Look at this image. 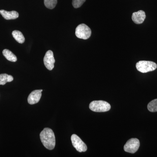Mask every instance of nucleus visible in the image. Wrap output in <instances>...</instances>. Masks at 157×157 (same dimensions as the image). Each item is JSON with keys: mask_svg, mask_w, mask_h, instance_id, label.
Masks as SVG:
<instances>
[{"mask_svg": "<svg viewBox=\"0 0 157 157\" xmlns=\"http://www.w3.org/2000/svg\"><path fill=\"white\" fill-rule=\"evenodd\" d=\"M90 109L96 112H105L109 111L111 106L108 102L103 101H95L90 104Z\"/></svg>", "mask_w": 157, "mask_h": 157, "instance_id": "nucleus-2", "label": "nucleus"}, {"mask_svg": "<svg viewBox=\"0 0 157 157\" xmlns=\"http://www.w3.org/2000/svg\"><path fill=\"white\" fill-rule=\"evenodd\" d=\"M75 34L77 38L80 39H87L91 35V29L84 24L79 25L76 27Z\"/></svg>", "mask_w": 157, "mask_h": 157, "instance_id": "nucleus-4", "label": "nucleus"}, {"mask_svg": "<svg viewBox=\"0 0 157 157\" xmlns=\"http://www.w3.org/2000/svg\"><path fill=\"white\" fill-rule=\"evenodd\" d=\"M146 18V14L144 11L140 10L133 13L132 20L136 24H140L144 21Z\"/></svg>", "mask_w": 157, "mask_h": 157, "instance_id": "nucleus-9", "label": "nucleus"}, {"mask_svg": "<svg viewBox=\"0 0 157 157\" xmlns=\"http://www.w3.org/2000/svg\"><path fill=\"white\" fill-rule=\"evenodd\" d=\"M57 0H44V4L46 8L52 9L56 6Z\"/></svg>", "mask_w": 157, "mask_h": 157, "instance_id": "nucleus-15", "label": "nucleus"}, {"mask_svg": "<svg viewBox=\"0 0 157 157\" xmlns=\"http://www.w3.org/2000/svg\"><path fill=\"white\" fill-rule=\"evenodd\" d=\"M86 0H73L72 5L74 8L77 9L81 7Z\"/></svg>", "mask_w": 157, "mask_h": 157, "instance_id": "nucleus-16", "label": "nucleus"}, {"mask_svg": "<svg viewBox=\"0 0 157 157\" xmlns=\"http://www.w3.org/2000/svg\"><path fill=\"white\" fill-rule=\"evenodd\" d=\"M42 90H35L32 92L29 95L28 98V102L29 104L33 105L38 103L42 97Z\"/></svg>", "mask_w": 157, "mask_h": 157, "instance_id": "nucleus-8", "label": "nucleus"}, {"mask_svg": "<svg viewBox=\"0 0 157 157\" xmlns=\"http://www.w3.org/2000/svg\"><path fill=\"white\" fill-rule=\"evenodd\" d=\"M140 141L137 138L129 139L124 146V150L130 153H135L140 147Z\"/></svg>", "mask_w": 157, "mask_h": 157, "instance_id": "nucleus-5", "label": "nucleus"}, {"mask_svg": "<svg viewBox=\"0 0 157 157\" xmlns=\"http://www.w3.org/2000/svg\"><path fill=\"white\" fill-rule=\"evenodd\" d=\"M71 141L73 147L79 152H85L87 149L86 144L77 135L73 134L71 137Z\"/></svg>", "mask_w": 157, "mask_h": 157, "instance_id": "nucleus-6", "label": "nucleus"}, {"mask_svg": "<svg viewBox=\"0 0 157 157\" xmlns=\"http://www.w3.org/2000/svg\"><path fill=\"white\" fill-rule=\"evenodd\" d=\"M44 63L45 67L49 70H53L54 67L55 59L54 57L53 53L52 51L48 50L44 56Z\"/></svg>", "mask_w": 157, "mask_h": 157, "instance_id": "nucleus-7", "label": "nucleus"}, {"mask_svg": "<svg viewBox=\"0 0 157 157\" xmlns=\"http://www.w3.org/2000/svg\"><path fill=\"white\" fill-rule=\"evenodd\" d=\"M3 54L6 58L9 61L15 62L17 61V58L16 56L9 49H4L3 51Z\"/></svg>", "mask_w": 157, "mask_h": 157, "instance_id": "nucleus-11", "label": "nucleus"}, {"mask_svg": "<svg viewBox=\"0 0 157 157\" xmlns=\"http://www.w3.org/2000/svg\"><path fill=\"white\" fill-rule=\"evenodd\" d=\"M14 79L13 76L7 74H0V85H4L7 82H11Z\"/></svg>", "mask_w": 157, "mask_h": 157, "instance_id": "nucleus-13", "label": "nucleus"}, {"mask_svg": "<svg viewBox=\"0 0 157 157\" xmlns=\"http://www.w3.org/2000/svg\"><path fill=\"white\" fill-rule=\"evenodd\" d=\"M136 68L142 73L154 71L157 68V65L154 62L149 61H140L136 64Z\"/></svg>", "mask_w": 157, "mask_h": 157, "instance_id": "nucleus-3", "label": "nucleus"}, {"mask_svg": "<svg viewBox=\"0 0 157 157\" xmlns=\"http://www.w3.org/2000/svg\"><path fill=\"white\" fill-rule=\"evenodd\" d=\"M147 109L151 112H157V99L151 101L147 105Z\"/></svg>", "mask_w": 157, "mask_h": 157, "instance_id": "nucleus-14", "label": "nucleus"}, {"mask_svg": "<svg viewBox=\"0 0 157 157\" xmlns=\"http://www.w3.org/2000/svg\"><path fill=\"white\" fill-rule=\"evenodd\" d=\"M0 14L6 20L15 19L19 17L18 12L15 11H8L1 10H0Z\"/></svg>", "mask_w": 157, "mask_h": 157, "instance_id": "nucleus-10", "label": "nucleus"}, {"mask_svg": "<svg viewBox=\"0 0 157 157\" xmlns=\"http://www.w3.org/2000/svg\"><path fill=\"white\" fill-rule=\"evenodd\" d=\"M12 35L15 40L18 43L22 44L25 41V38L22 33L19 31L14 30L12 33Z\"/></svg>", "mask_w": 157, "mask_h": 157, "instance_id": "nucleus-12", "label": "nucleus"}, {"mask_svg": "<svg viewBox=\"0 0 157 157\" xmlns=\"http://www.w3.org/2000/svg\"><path fill=\"white\" fill-rule=\"evenodd\" d=\"M40 139L45 148L52 150L56 145V138L54 133L51 129L45 128L40 134Z\"/></svg>", "mask_w": 157, "mask_h": 157, "instance_id": "nucleus-1", "label": "nucleus"}]
</instances>
